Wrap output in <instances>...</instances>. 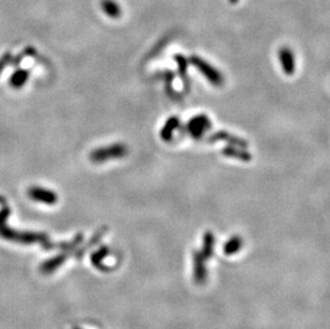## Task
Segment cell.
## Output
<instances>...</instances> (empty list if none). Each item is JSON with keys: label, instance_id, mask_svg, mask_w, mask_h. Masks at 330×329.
Masks as SVG:
<instances>
[{"label": "cell", "instance_id": "1", "mask_svg": "<svg viewBox=\"0 0 330 329\" xmlns=\"http://www.w3.org/2000/svg\"><path fill=\"white\" fill-rule=\"evenodd\" d=\"M0 205H2V209H0V237H3L10 242L21 243V244L39 243L41 244L46 250L57 247V245L53 244L51 241H49V238L43 233L18 232L10 228L7 225V222L10 214H11V209H10L7 203L6 198H4L3 196H0Z\"/></svg>", "mask_w": 330, "mask_h": 329}, {"label": "cell", "instance_id": "2", "mask_svg": "<svg viewBox=\"0 0 330 329\" xmlns=\"http://www.w3.org/2000/svg\"><path fill=\"white\" fill-rule=\"evenodd\" d=\"M128 153V148L123 143H114L104 148H98L90 153V161L93 163H104L112 159L123 158Z\"/></svg>", "mask_w": 330, "mask_h": 329}, {"label": "cell", "instance_id": "3", "mask_svg": "<svg viewBox=\"0 0 330 329\" xmlns=\"http://www.w3.org/2000/svg\"><path fill=\"white\" fill-rule=\"evenodd\" d=\"M189 62H191L200 73L203 74L207 81L214 86L219 87L224 84L225 78L223 74L212 64H209L206 60L198 56H191L189 57Z\"/></svg>", "mask_w": 330, "mask_h": 329}, {"label": "cell", "instance_id": "4", "mask_svg": "<svg viewBox=\"0 0 330 329\" xmlns=\"http://www.w3.org/2000/svg\"><path fill=\"white\" fill-rule=\"evenodd\" d=\"M212 127L211 120L205 115H198L189 120L186 129L187 133L195 139L203 137V135Z\"/></svg>", "mask_w": 330, "mask_h": 329}, {"label": "cell", "instance_id": "5", "mask_svg": "<svg viewBox=\"0 0 330 329\" xmlns=\"http://www.w3.org/2000/svg\"><path fill=\"white\" fill-rule=\"evenodd\" d=\"M27 194L31 200L36 202H41L48 205H53L58 202V195L55 192L51 191V189L44 187L32 186L28 189Z\"/></svg>", "mask_w": 330, "mask_h": 329}, {"label": "cell", "instance_id": "6", "mask_svg": "<svg viewBox=\"0 0 330 329\" xmlns=\"http://www.w3.org/2000/svg\"><path fill=\"white\" fill-rule=\"evenodd\" d=\"M194 279L199 284L205 282L207 278V269H206V260L207 259L202 254L201 251L194 252Z\"/></svg>", "mask_w": 330, "mask_h": 329}, {"label": "cell", "instance_id": "7", "mask_svg": "<svg viewBox=\"0 0 330 329\" xmlns=\"http://www.w3.org/2000/svg\"><path fill=\"white\" fill-rule=\"evenodd\" d=\"M208 141L214 142V141H225L230 145H235V147H241L246 149L248 147V142L244 140L243 138L237 137L231 133H228L225 131H218L214 133L211 137H209Z\"/></svg>", "mask_w": 330, "mask_h": 329}, {"label": "cell", "instance_id": "8", "mask_svg": "<svg viewBox=\"0 0 330 329\" xmlns=\"http://www.w3.org/2000/svg\"><path fill=\"white\" fill-rule=\"evenodd\" d=\"M279 59L284 74L293 75L295 72V58L293 52L288 47H282L279 51Z\"/></svg>", "mask_w": 330, "mask_h": 329}, {"label": "cell", "instance_id": "9", "mask_svg": "<svg viewBox=\"0 0 330 329\" xmlns=\"http://www.w3.org/2000/svg\"><path fill=\"white\" fill-rule=\"evenodd\" d=\"M223 155L229 158H234L238 159V161L242 162H250L252 159V155L250 154L246 149L241 147H235V145H228L225 147L222 151Z\"/></svg>", "mask_w": 330, "mask_h": 329}, {"label": "cell", "instance_id": "10", "mask_svg": "<svg viewBox=\"0 0 330 329\" xmlns=\"http://www.w3.org/2000/svg\"><path fill=\"white\" fill-rule=\"evenodd\" d=\"M178 125H179V119L177 117H175V116L170 117L167 120L165 125L162 128V131H161V138L163 139L164 141L169 142V141L172 140L173 133H174L175 129L178 127Z\"/></svg>", "mask_w": 330, "mask_h": 329}, {"label": "cell", "instance_id": "11", "mask_svg": "<svg viewBox=\"0 0 330 329\" xmlns=\"http://www.w3.org/2000/svg\"><path fill=\"white\" fill-rule=\"evenodd\" d=\"M29 71L25 68H18L11 75L10 78V85L14 89L22 88L28 81Z\"/></svg>", "mask_w": 330, "mask_h": 329}, {"label": "cell", "instance_id": "12", "mask_svg": "<svg viewBox=\"0 0 330 329\" xmlns=\"http://www.w3.org/2000/svg\"><path fill=\"white\" fill-rule=\"evenodd\" d=\"M109 253V248L103 246L98 249L97 251H95L92 257H91V261H92V264L98 268L99 271H103V272H107L108 271V267L103 263V260L108 255Z\"/></svg>", "mask_w": 330, "mask_h": 329}, {"label": "cell", "instance_id": "13", "mask_svg": "<svg viewBox=\"0 0 330 329\" xmlns=\"http://www.w3.org/2000/svg\"><path fill=\"white\" fill-rule=\"evenodd\" d=\"M101 6L104 13L112 18H118L122 13L121 8L115 0H102Z\"/></svg>", "mask_w": 330, "mask_h": 329}, {"label": "cell", "instance_id": "14", "mask_svg": "<svg viewBox=\"0 0 330 329\" xmlns=\"http://www.w3.org/2000/svg\"><path fill=\"white\" fill-rule=\"evenodd\" d=\"M242 247H243V239L239 236L235 235L230 238L229 241L224 245V252L228 255H232L241 250Z\"/></svg>", "mask_w": 330, "mask_h": 329}, {"label": "cell", "instance_id": "15", "mask_svg": "<svg viewBox=\"0 0 330 329\" xmlns=\"http://www.w3.org/2000/svg\"><path fill=\"white\" fill-rule=\"evenodd\" d=\"M214 249H215V236L211 231H207L203 236V247H202V250L200 251L202 252V254L206 259H208L214 254Z\"/></svg>", "mask_w": 330, "mask_h": 329}, {"label": "cell", "instance_id": "16", "mask_svg": "<svg viewBox=\"0 0 330 329\" xmlns=\"http://www.w3.org/2000/svg\"><path fill=\"white\" fill-rule=\"evenodd\" d=\"M66 257H67V253H62V254L55 257L54 259H51V260L46 261L45 263H43V265L41 267V271L43 273H45V274L54 272L56 268H58L60 265H61L65 261Z\"/></svg>", "mask_w": 330, "mask_h": 329}, {"label": "cell", "instance_id": "17", "mask_svg": "<svg viewBox=\"0 0 330 329\" xmlns=\"http://www.w3.org/2000/svg\"><path fill=\"white\" fill-rule=\"evenodd\" d=\"M174 60L178 67V74L182 78V82L186 88H189V79L187 75V65L188 61L182 56V55H176L174 56Z\"/></svg>", "mask_w": 330, "mask_h": 329}, {"label": "cell", "instance_id": "18", "mask_svg": "<svg viewBox=\"0 0 330 329\" xmlns=\"http://www.w3.org/2000/svg\"><path fill=\"white\" fill-rule=\"evenodd\" d=\"M33 55H35V49L33 47H27L21 54L17 55L14 59L11 60V65L17 66L19 63L23 61L24 58L29 57V56H33Z\"/></svg>", "mask_w": 330, "mask_h": 329}, {"label": "cell", "instance_id": "19", "mask_svg": "<svg viewBox=\"0 0 330 329\" xmlns=\"http://www.w3.org/2000/svg\"><path fill=\"white\" fill-rule=\"evenodd\" d=\"M11 60H12V56L10 52L5 53L4 56L0 58V74H2V72L6 68V66L11 64Z\"/></svg>", "mask_w": 330, "mask_h": 329}, {"label": "cell", "instance_id": "20", "mask_svg": "<svg viewBox=\"0 0 330 329\" xmlns=\"http://www.w3.org/2000/svg\"><path fill=\"white\" fill-rule=\"evenodd\" d=\"M231 3L232 4H235V3H237V0H231Z\"/></svg>", "mask_w": 330, "mask_h": 329}, {"label": "cell", "instance_id": "21", "mask_svg": "<svg viewBox=\"0 0 330 329\" xmlns=\"http://www.w3.org/2000/svg\"><path fill=\"white\" fill-rule=\"evenodd\" d=\"M76 329H78V328H76Z\"/></svg>", "mask_w": 330, "mask_h": 329}]
</instances>
